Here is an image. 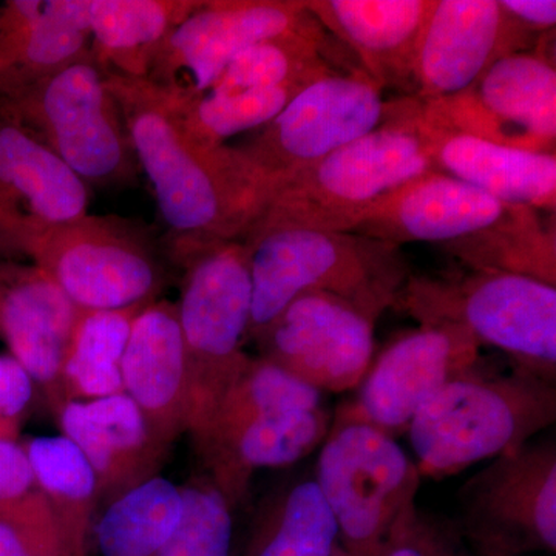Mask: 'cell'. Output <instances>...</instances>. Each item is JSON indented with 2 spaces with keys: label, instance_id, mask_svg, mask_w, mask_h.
I'll return each mask as SVG.
<instances>
[{
  "label": "cell",
  "instance_id": "8fae6325",
  "mask_svg": "<svg viewBox=\"0 0 556 556\" xmlns=\"http://www.w3.org/2000/svg\"><path fill=\"white\" fill-rule=\"evenodd\" d=\"M459 527L477 556L556 551V442L529 441L460 485Z\"/></svg>",
  "mask_w": 556,
  "mask_h": 556
},
{
  "label": "cell",
  "instance_id": "74e56055",
  "mask_svg": "<svg viewBox=\"0 0 556 556\" xmlns=\"http://www.w3.org/2000/svg\"><path fill=\"white\" fill-rule=\"evenodd\" d=\"M503 9L535 35L554 33L556 24L555 0H500Z\"/></svg>",
  "mask_w": 556,
  "mask_h": 556
},
{
  "label": "cell",
  "instance_id": "9a60e30c",
  "mask_svg": "<svg viewBox=\"0 0 556 556\" xmlns=\"http://www.w3.org/2000/svg\"><path fill=\"white\" fill-rule=\"evenodd\" d=\"M376 320L353 303L306 292L254 339L260 357L320 393L361 386L375 356Z\"/></svg>",
  "mask_w": 556,
  "mask_h": 556
},
{
  "label": "cell",
  "instance_id": "ac0fdd59",
  "mask_svg": "<svg viewBox=\"0 0 556 556\" xmlns=\"http://www.w3.org/2000/svg\"><path fill=\"white\" fill-rule=\"evenodd\" d=\"M89 186L0 104V236L86 217Z\"/></svg>",
  "mask_w": 556,
  "mask_h": 556
},
{
  "label": "cell",
  "instance_id": "7c38bea8",
  "mask_svg": "<svg viewBox=\"0 0 556 556\" xmlns=\"http://www.w3.org/2000/svg\"><path fill=\"white\" fill-rule=\"evenodd\" d=\"M390 110L391 101L383 100V90L364 70L336 72L295 94L239 149L285 185L292 175L378 129Z\"/></svg>",
  "mask_w": 556,
  "mask_h": 556
},
{
  "label": "cell",
  "instance_id": "7402d4cb",
  "mask_svg": "<svg viewBox=\"0 0 556 556\" xmlns=\"http://www.w3.org/2000/svg\"><path fill=\"white\" fill-rule=\"evenodd\" d=\"M327 408L292 409L193 438L207 479L236 508L247 500L252 478L265 468L299 463L321 445L331 428Z\"/></svg>",
  "mask_w": 556,
  "mask_h": 556
},
{
  "label": "cell",
  "instance_id": "4dcf8cb0",
  "mask_svg": "<svg viewBox=\"0 0 556 556\" xmlns=\"http://www.w3.org/2000/svg\"><path fill=\"white\" fill-rule=\"evenodd\" d=\"M328 35L320 24L260 40L233 58L207 91L273 89L316 80L340 72L328 61Z\"/></svg>",
  "mask_w": 556,
  "mask_h": 556
},
{
  "label": "cell",
  "instance_id": "ba28073f",
  "mask_svg": "<svg viewBox=\"0 0 556 556\" xmlns=\"http://www.w3.org/2000/svg\"><path fill=\"white\" fill-rule=\"evenodd\" d=\"M9 243L24 251L83 311L148 306L163 285L152 240L126 219L87 214L24 230Z\"/></svg>",
  "mask_w": 556,
  "mask_h": 556
},
{
  "label": "cell",
  "instance_id": "5b68a950",
  "mask_svg": "<svg viewBox=\"0 0 556 556\" xmlns=\"http://www.w3.org/2000/svg\"><path fill=\"white\" fill-rule=\"evenodd\" d=\"M555 420V383L479 367L428 399L407 434L420 477L444 479L522 447Z\"/></svg>",
  "mask_w": 556,
  "mask_h": 556
},
{
  "label": "cell",
  "instance_id": "f35d334b",
  "mask_svg": "<svg viewBox=\"0 0 556 556\" xmlns=\"http://www.w3.org/2000/svg\"><path fill=\"white\" fill-rule=\"evenodd\" d=\"M0 556H39L13 527L0 522Z\"/></svg>",
  "mask_w": 556,
  "mask_h": 556
},
{
  "label": "cell",
  "instance_id": "9c48e42d",
  "mask_svg": "<svg viewBox=\"0 0 556 556\" xmlns=\"http://www.w3.org/2000/svg\"><path fill=\"white\" fill-rule=\"evenodd\" d=\"M182 266L186 276L177 309L188 358L190 433L251 362L244 342L252 285L243 240L204 249Z\"/></svg>",
  "mask_w": 556,
  "mask_h": 556
},
{
  "label": "cell",
  "instance_id": "4fadbf2b",
  "mask_svg": "<svg viewBox=\"0 0 556 556\" xmlns=\"http://www.w3.org/2000/svg\"><path fill=\"white\" fill-rule=\"evenodd\" d=\"M535 49L518 51L496 61L466 91L439 101H420L431 123L538 153H555L556 68L548 39Z\"/></svg>",
  "mask_w": 556,
  "mask_h": 556
},
{
  "label": "cell",
  "instance_id": "44dd1931",
  "mask_svg": "<svg viewBox=\"0 0 556 556\" xmlns=\"http://www.w3.org/2000/svg\"><path fill=\"white\" fill-rule=\"evenodd\" d=\"M321 27L345 43L380 89L415 97L420 36L434 0H305Z\"/></svg>",
  "mask_w": 556,
  "mask_h": 556
},
{
  "label": "cell",
  "instance_id": "836d02e7",
  "mask_svg": "<svg viewBox=\"0 0 556 556\" xmlns=\"http://www.w3.org/2000/svg\"><path fill=\"white\" fill-rule=\"evenodd\" d=\"M0 522L17 530L39 556H60L49 503L16 441H0Z\"/></svg>",
  "mask_w": 556,
  "mask_h": 556
},
{
  "label": "cell",
  "instance_id": "4316f807",
  "mask_svg": "<svg viewBox=\"0 0 556 556\" xmlns=\"http://www.w3.org/2000/svg\"><path fill=\"white\" fill-rule=\"evenodd\" d=\"M340 548L334 515L316 479L305 477L278 486L263 501L243 556H332Z\"/></svg>",
  "mask_w": 556,
  "mask_h": 556
},
{
  "label": "cell",
  "instance_id": "e0dca14e",
  "mask_svg": "<svg viewBox=\"0 0 556 556\" xmlns=\"http://www.w3.org/2000/svg\"><path fill=\"white\" fill-rule=\"evenodd\" d=\"M540 39L500 0H434L417 49L415 97H456L501 58L535 49Z\"/></svg>",
  "mask_w": 556,
  "mask_h": 556
},
{
  "label": "cell",
  "instance_id": "d4e9b609",
  "mask_svg": "<svg viewBox=\"0 0 556 556\" xmlns=\"http://www.w3.org/2000/svg\"><path fill=\"white\" fill-rule=\"evenodd\" d=\"M90 53L89 0H14L0 11V80L38 78Z\"/></svg>",
  "mask_w": 556,
  "mask_h": 556
},
{
  "label": "cell",
  "instance_id": "ffe728a7",
  "mask_svg": "<svg viewBox=\"0 0 556 556\" xmlns=\"http://www.w3.org/2000/svg\"><path fill=\"white\" fill-rule=\"evenodd\" d=\"M124 394L170 448L190 427L188 358L177 303L152 302L135 317L121 361Z\"/></svg>",
  "mask_w": 556,
  "mask_h": 556
},
{
  "label": "cell",
  "instance_id": "52a82bcc",
  "mask_svg": "<svg viewBox=\"0 0 556 556\" xmlns=\"http://www.w3.org/2000/svg\"><path fill=\"white\" fill-rule=\"evenodd\" d=\"M0 104L87 186L118 188L137 181L126 121L93 54L38 78L0 80Z\"/></svg>",
  "mask_w": 556,
  "mask_h": 556
},
{
  "label": "cell",
  "instance_id": "2e32d148",
  "mask_svg": "<svg viewBox=\"0 0 556 556\" xmlns=\"http://www.w3.org/2000/svg\"><path fill=\"white\" fill-rule=\"evenodd\" d=\"M481 367V346L456 327H419L393 340L369 365L356 396L334 419L367 424L396 438L445 383Z\"/></svg>",
  "mask_w": 556,
  "mask_h": 556
},
{
  "label": "cell",
  "instance_id": "3957f363",
  "mask_svg": "<svg viewBox=\"0 0 556 556\" xmlns=\"http://www.w3.org/2000/svg\"><path fill=\"white\" fill-rule=\"evenodd\" d=\"M243 243L251 269L252 340L306 292L346 300L378 321L396 306L412 276L402 248L356 232L257 223Z\"/></svg>",
  "mask_w": 556,
  "mask_h": 556
},
{
  "label": "cell",
  "instance_id": "f546056e",
  "mask_svg": "<svg viewBox=\"0 0 556 556\" xmlns=\"http://www.w3.org/2000/svg\"><path fill=\"white\" fill-rule=\"evenodd\" d=\"M142 308L83 311L62 365L61 405L124 393L121 361Z\"/></svg>",
  "mask_w": 556,
  "mask_h": 556
},
{
  "label": "cell",
  "instance_id": "f1b7e54d",
  "mask_svg": "<svg viewBox=\"0 0 556 556\" xmlns=\"http://www.w3.org/2000/svg\"><path fill=\"white\" fill-rule=\"evenodd\" d=\"M185 514L182 486L153 477L105 504L94 526L102 556H153L177 532Z\"/></svg>",
  "mask_w": 556,
  "mask_h": 556
},
{
  "label": "cell",
  "instance_id": "1f68e13d",
  "mask_svg": "<svg viewBox=\"0 0 556 556\" xmlns=\"http://www.w3.org/2000/svg\"><path fill=\"white\" fill-rule=\"evenodd\" d=\"M321 393L262 357H252L243 372L230 383L206 419L190 437L240 426L257 417L321 407Z\"/></svg>",
  "mask_w": 556,
  "mask_h": 556
},
{
  "label": "cell",
  "instance_id": "8992f818",
  "mask_svg": "<svg viewBox=\"0 0 556 556\" xmlns=\"http://www.w3.org/2000/svg\"><path fill=\"white\" fill-rule=\"evenodd\" d=\"M419 327H456L510 358L515 371L555 383L556 287L506 270L409 276L396 303Z\"/></svg>",
  "mask_w": 556,
  "mask_h": 556
},
{
  "label": "cell",
  "instance_id": "6da1fadb",
  "mask_svg": "<svg viewBox=\"0 0 556 556\" xmlns=\"http://www.w3.org/2000/svg\"><path fill=\"white\" fill-rule=\"evenodd\" d=\"M105 76L179 265L215 244L243 240L283 185L239 148L193 138L169 94L152 80L108 70Z\"/></svg>",
  "mask_w": 556,
  "mask_h": 556
},
{
  "label": "cell",
  "instance_id": "e575fe53",
  "mask_svg": "<svg viewBox=\"0 0 556 556\" xmlns=\"http://www.w3.org/2000/svg\"><path fill=\"white\" fill-rule=\"evenodd\" d=\"M185 514L175 535L153 556H230L232 508L207 478L182 486Z\"/></svg>",
  "mask_w": 556,
  "mask_h": 556
},
{
  "label": "cell",
  "instance_id": "d590c367",
  "mask_svg": "<svg viewBox=\"0 0 556 556\" xmlns=\"http://www.w3.org/2000/svg\"><path fill=\"white\" fill-rule=\"evenodd\" d=\"M379 556H477L459 527L427 514L412 501L401 511Z\"/></svg>",
  "mask_w": 556,
  "mask_h": 556
},
{
  "label": "cell",
  "instance_id": "484cf974",
  "mask_svg": "<svg viewBox=\"0 0 556 556\" xmlns=\"http://www.w3.org/2000/svg\"><path fill=\"white\" fill-rule=\"evenodd\" d=\"M200 0H89L91 54L102 68L146 78L163 40Z\"/></svg>",
  "mask_w": 556,
  "mask_h": 556
},
{
  "label": "cell",
  "instance_id": "cb8c5ba5",
  "mask_svg": "<svg viewBox=\"0 0 556 556\" xmlns=\"http://www.w3.org/2000/svg\"><path fill=\"white\" fill-rule=\"evenodd\" d=\"M422 134L434 170L507 203L552 212L556 207V155L508 148L428 121Z\"/></svg>",
  "mask_w": 556,
  "mask_h": 556
},
{
  "label": "cell",
  "instance_id": "83f0119b",
  "mask_svg": "<svg viewBox=\"0 0 556 556\" xmlns=\"http://www.w3.org/2000/svg\"><path fill=\"white\" fill-rule=\"evenodd\" d=\"M24 448L49 503L60 556H90L100 496L86 457L62 434L31 439Z\"/></svg>",
  "mask_w": 556,
  "mask_h": 556
},
{
  "label": "cell",
  "instance_id": "603a6c76",
  "mask_svg": "<svg viewBox=\"0 0 556 556\" xmlns=\"http://www.w3.org/2000/svg\"><path fill=\"white\" fill-rule=\"evenodd\" d=\"M83 309L43 270H0V334L33 382L61 407V372Z\"/></svg>",
  "mask_w": 556,
  "mask_h": 556
},
{
  "label": "cell",
  "instance_id": "5bb4252c",
  "mask_svg": "<svg viewBox=\"0 0 556 556\" xmlns=\"http://www.w3.org/2000/svg\"><path fill=\"white\" fill-rule=\"evenodd\" d=\"M317 24L305 0H201L163 40L146 78L175 97H200L248 47Z\"/></svg>",
  "mask_w": 556,
  "mask_h": 556
},
{
  "label": "cell",
  "instance_id": "7a4b0ae2",
  "mask_svg": "<svg viewBox=\"0 0 556 556\" xmlns=\"http://www.w3.org/2000/svg\"><path fill=\"white\" fill-rule=\"evenodd\" d=\"M353 232L399 248L433 244L466 268L506 270L556 287V230L541 212L441 172L388 195Z\"/></svg>",
  "mask_w": 556,
  "mask_h": 556
},
{
  "label": "cell",
  "instance_id": "30bf717a",
  "mask_svg": "<svg viewBox=\"0 0 556 556\" xmlns=\"http://www.w3.org/2000/svg\"><path fill=\"white\" fill-rule=\"evenodd\" d=\"M314 479L334 515L348 554L379 556L394 521L416 501L422 477L390 434L332 417Z\"/></svg>",
  "mask_w": 556,
  "mask_h": 556
},
{
  "label": "cell",
  "instance_id": "d6a6232c",
  "mask_svg": "<svg viewBox=\"0 0 556 556\" xmlns=\"http://www.w3.org/2000/svg\"><path fill=\"white\" fill-rule=\"evenodd\" d=\"M305 87L308 86L288 84L233 93L206 91L195 98H179L164 91L193 138L204 144L222 146L243 131L263 129Z\"/></svg>",
  "mask_w": 556,
  "mask_h": 556
},
{
  "label": "cell",
  "instance_id": "277c9868",
  "mask_svg": "<svg viewBox=\"0 0 556 556\" xmlns=\"http://www.w3.org/2000/svg\"><path fill=\"white\" fill-rule=\"evenodd\" d=\"M430 172L420 101L402 97L378 129L288 178L257 223L353 232L380 201Z\"/></svg>",
  "mask_w": 556,
  "mask_h": 556
},
{
  "label": "cell",
  "instance_id": "ab89813d",
  "mask_svg": "<svg viewBox=\"0 0 556 556\" xmlns=\"http://www.w3.org/2000/svg\"><path fill=\"white\" fill-rule=\"evenodd\" d=\"M332 556H354V555H351V554H348V552L345 551V548H340V551L338 552V554H334Z\"/></svg>",
  "mask_w": 556,
  "mask_h": 556
},
{
  "label": "cell",
  "instance_id": "d6986e66",
  "mask_svg": "<svg viewBox=\"0 0 556 556\" xmlns=\"http://www.w3.org/2000/svg\"><path fill=\"white\" fill-rule=\"evenodd\" d=\"M56 415L62 437L93 470L100 504L159 477L169 447L153 434L127 394L65 402Z\"/></svg>",
  "mask_w": 556,
  "mask_h": 556
},
{
  "label": "cell",
  "instance_id": "8d00e7d4",
  "mask_svg": "<svg viewBox=\"0 0 556 556\" xmlns=\"http://www.w3.org/2000/svg\"><path fill=\"white\" fill-rule=\"evenodd\" d=\"M35 382L11 356H0V441H16Z\"/></svg>",
  "mask_w": 556,
  "mask_h": 556
}]
</instances>
